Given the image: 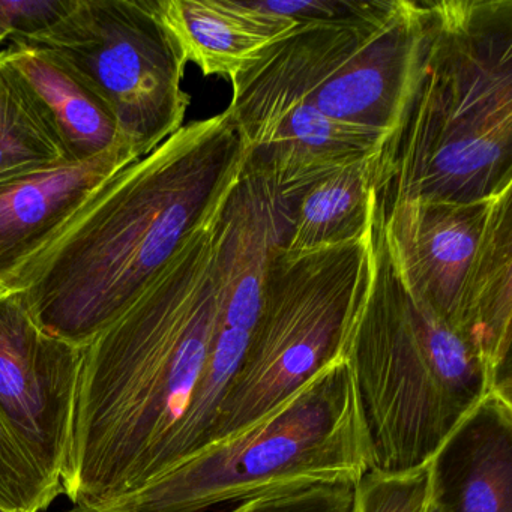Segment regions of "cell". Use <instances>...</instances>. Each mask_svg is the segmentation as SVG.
I'll list each match as a JSON object with an SVG mask.
<instances>
[{
  "mask_svg": "<svg viewBox=\"0 0 512 512\" xmlns=\"http://www.w3.org/2000/svg\"><path fill=\"white\" fill-rule=\"evenodd\" d=\"M427 5V40L380 157L383 206L467 203L512 185V0Z\"/></svg>",
  "mask_w": 512,
  "mask_h": 512,
  "instance_id": "obj_3",
  "label": "cell"
},
{
  "mask_svg": "<svg viewBox=\"0 0 512 512\" xmlns=\"http://www.w3.org/2000/svg\"><path fill=\"white\" fill-rule=\"evenodd\" d=\"M28 44L49 50L106 101L137 157L184 127L187 61L158 0H74L52 29Z\"/></svg>",
  "mask_w": 512,
  "mask_h": 512,
  "instance_id": "obj_9",
  "label": "cell"
},
{
  "mask_svg": "<svg viewBox=\"0 0 512 512\" xmlns=\"http://www.w3.org/2000/svg\"><path fill=\"white\" fill-rule=\"evenodd\" d=\"M223 200L139 301L85 349L62 476L71 512L109 511L169 470L214 343V232Z\"/></svg>",
  "mask_w": 512,
  "mask_h": 512,
  "instance_id": "obj_1",
  "label": "cell"
},
{
  "mask_svg": "<svg viewBox=\"0 0 512 512\" xmlns=\"http://www.w3.org/2000/svg\"><path fill=\"white\" fill-rule=\"evenodd\" d=\"M425 40V2L362 0L349 16L299 23L230 80L232 92L293 98L389 143L406 112Z\"/></svg>",
  "mask_w": 512,
  "mask_h": 512,
  "instance_id": "obj_6",
  "label": "cell"
},
{
  "mask_svg": "<svg viewBox=\"0 0 512 512\" xmlns=\"http://www.w3.org/2000/svg\"><path fill=\"white\" fill-rule=\"evenodd\" d=\"M10 40V32L5 31L2 26H0V43H4V41Z\"/></svg>",
  "mask_w": 512,
  "mask_h": 512,
  "instance_id": "obj_23",
  "label": "cell"
},
{
  "mask_svg": "<svg viewBox=\"0 0 512 512\" xmlns=\"http://www.w3.org/2000/svg\"><path fill=\"white\" fill-rule=\"evenodd\" d=\"M7 53L52 113L73 163L94 160L125 142L106 101L61 59L43 47L20 41H11Z\"/></svg>",
  "mask_w": 512,
  "mask_h": 512,
  "instance_id": "obj_15",
  "label": "cell"
},
{
  "mask_svg": "<svg viewBox=\"0 0 512 512\" xmlns=\"http://www.w3.org/2000/svg\"><path fill=\"white\" fill-rule=\"evenodd\" d=\"M137 160L133 146L121 142L94 160L0 184V290H13L86 205Z\"/></svg>",
  "mask_w": 512,
  "mask_h": 512,
  "instance_id": "obj_12",
  "label": "cell"
},
{
  "mask_svg": "<svg viewBox=\"0 0 512 512\" xmlns=\"http://www.w3.org/2000/svg\"><path fill=\"white\" fill-rule=\"evenodd\" d=\"M442 512H512V394L491 389L431 460Z\"/></svg>",
  "mask_w": 512,
  "mask_h": 512,
  "instance_id": "obj_13",
  "label": "cell"
},
{
  "mask_svg": "<svg viewBox=\"0 0 512 512\" xmlns=\"http://www.w3.org/2000/svg\"><path fill=\"white\" fill-rule=\"evenodd\" d=\"M83 347L46 334L19 290H0V415L52 484L67 470Z\"/></svg>",
  "mask_w": 512,
  "mask_h": 512,
  "instance_id": "obj_10",
  "label": "cell"
},
{
  "mask_svg": "<svg viewBox=\"0 0 512 512\" xmlns=\"http://www.w3.org/2000/svg\"><path fill=\"white\" fill-rule=\"evenodd\" d=\"M428 512H442V509L439 508V505H437L436 500H434V497L433 502H431L430 509H428Z\"/></svg>",
  "mask_w": 512,
  "mask_h": 512,
  "instance_id": "obj_24",
  "label": "cell"
},
{
  "mask_svg": "<svg viewBox=\"0 0 512 512\" xmlns=\"http://www.w3.org/2000/svg\"><path fill=\"white\" fill-rule=\"evenodd\" d=\"M355 482H317L274 488L238 502L230 512H350Z\"/></svg>",
  "mask_w": 512,
  "mask_h": 512,
  "instance_id": "obj_20",
  "label": "cell"
},
{
  "mask_svg": "<svg viewBox=\"0 0 512 512\" xmlns=\"http://www.w3.org/2000/svg\"><path fill=\"white\" fill-rule=\"evenodd\" d=\"M433 502L431 461L409 472L368 469L353 490L350 512H428Z\"/></svg>",
  "mask_w": 512,
  "mask_h": 512,
  "instance_id": "obj_18",
  "label": "cell"
},
{
  "mask_svg": "<svg viewBox=\"0 0 512 512\" xmlns=\"http://www.w3.org/2000/svg\"><path fill=\"white\" fill-rule=\"evenodd\" d=\"M64 488L52 484L20 448L0 415V505L17 512L46 511Z\"/></svg>",
  "mask_w": 512,
  "mask_h": 512,
  "instance_id": "obj_19",
  "label": "cell"
},
{
  "mask_svg": "<svg viewBox=\"0 0 512 512\" xmlns=\"http://www.w3.org/2000/svg\"><path fill=\"white\" fill-rule=\"evenodd\" d=\"M380 157L362 158L310 185L293 203L284 247L316 250L365 236L377 202Z\"/></svg>",
  "mask_w": 512,
  "mask_h": 512,
  "instance_id": "obj_16",
  "label": "cell"
},
{
  "mask_svg": "<svg viewBox=\"0 0 512 512\" xmlns=\"http://www.w3.org/2000/svg\"><path fill=\"white\" fill-rule=\"evenodd\" d=\"M244 163L229 110L184 125L119 172L13 290L46 334L86 349L155 283Z\"/></svg>",
  "mask_w": 512,
  "mask_h": 512,
  "instance_id": "obj_2",
  "label": "cell"
},
{
  "mask_svg": "<svg viewBox=\"0 0 512 512\" xmlns=\"http://www.w3.org/2000/svg\"><path fill=\"white\" fill-rule=\"evenodd\" d=\"M158 11L187 64L229 82L299 25L256 0H158Z\"/></svg>",
  "mask_w": 512,
  "mask_h": 512,
  "instance_id": "obj_14",
  "label": "cell"
},
{
  "mask_svg": "<svg viewBox=\"0 0 512 512\" xmlns=\"http://www.w3.org/2000/svg\"><path fill=\"white\" fill-rule=\"evenodd\" d=\"M74 0H0V26L10 41L31 43L52 29L73 7Z\"/></svg>",
  "mask_w": 512,
  "mask_h": 512,
  "instance_id": "obj_21",
  "label": "cell"
},
{
  "mask_svg": "<svg viewBox=\"0 0 512 512\" xmlns=\"http://www.w3.org/2000/svg\"><path fill=\"white\" fill-rule=\"evenodd\" d=\"M370 260L371 224L365 236L343 244L307 251L275 248L259 317L221 401L208 446L265 418L344 355Z\"/></svg>",
  "mask_w": 512,
  "mask_h": 512,
  "instance_id": "obj_7",
  "label": "cell"
},
{
  "mask_svg": "<svg viewBox=\"0 0 512 512\" xmlns=\"http://www.w3.org/2000/svg\"><path fill=\"white\" fill-rule=\"evenodd\" d=\"M227 110L244 142L245 169L292 202L329 173L382 155L388 145L376 131L335 121L283 95L232 92Z\"/></svg>",
  "mask_w": 512,
  "mask_h": 512,
  "instance_id": "obj_11",
  "label": "cell"
},
{
  "mask_svg": "<svg viewBox=\"0 0 512 512\" xmlns=\"http://www.w3.org/2000/svg\"><path fill=\"white\" fill-rule=\"evenodd\" d=\"M344 356L358 392L370 469L400 473L433 460L496 388L476 353L415 295L392 260L377 194L370 275Z\"/></svg>",
  "mask_w": 512,
  "mask_h": 512,
  "instance_id": "obj_4",
  "label": "cell"
},
{
  "mask_svg": "<svg viewBox=\"0 0 512 512\" xmlns=\"http://www.w3.org/2000/svg\"><path fill=\"white\" fill-rule=\"evenodd\" d=\"M71 163L52 113L2 50L0 184Z\"/></svg>",
  "mask_w": 512,
  "mask_h": 512,
  "instance_id": "obj_17",
  "label": "cell"
},
{
  "mask_svg": "<svg viewBox=\"0 0 512 512\" xmlns=\"http://www.w3.org/2000/svg\"><path fill=\"white\" fill-rule=\"evenodd\" d=\"M262 10L298 23L338 19L361 7L362 0H256Z\"/></svg>",
  "mask_w": 512,
  "mask_h": 512,
  "instance_id": "obj_22",
  "label": "cell"
},
{
  "mask_svg": "<svg viewBox=\"0 0 512 512\" xmlns=\"http://www.w3.org/2000/svg\"><path fill=\"white\" fill-rule=\"evenodd\" d=\"M368 469L358 392L341 355L265 418L106 512H203L289 485L356 482Z\"/></svg>",
  "mask_w": 512,
  "mask_h": 512,
  "instance_id": "obj_5",
  "label": "cell"
},
{
  "mask_svg": "<svg viewBox=\"0 0 512 512\" xmlns=\"http://www.w3.org/2000/svg\"><path fill=\"white\" fill-rule=\"evenodd\" d=\"M0 512H17V511H13V509L5 508V506L0 505Z\"/></svg>",
  "mask_w": 512,
  "mask_h": 512,
  "instance_id": "obj_25",
  "label": "cell"
},
{
  "mask_svg": "<svg viewBox=\"0 0 512 512\" xmlns=\"http://www.w3.org/2000/svg\"><path fill=\"white\" fill-rule=\"evenodd\" d=\"M382 218L409 289L512 391V185L475 202L382 205Z\"/></svg>",
  "mask_w": 512,
  "mask_h": 512,
  "instance_id": "obj_8",
  "label": "cell"
}]
</instances>
